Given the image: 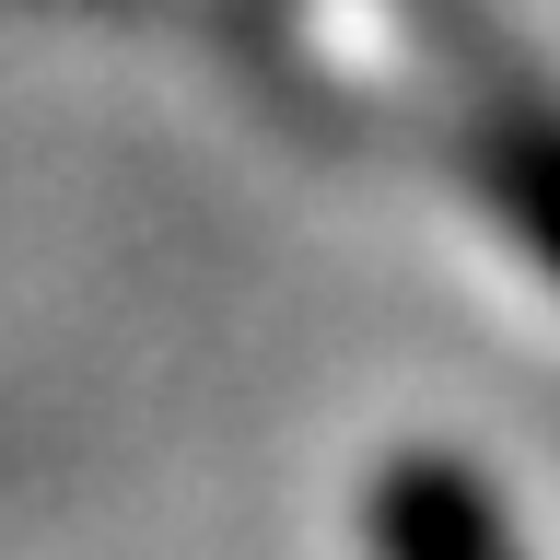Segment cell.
I'll return each mask as SVG.
<instances>
[{"instance_id": "6da1fadb", "label": "cell", "mask_w": 560, "mask_h": 560, "mask_svg": "<svg viewBox=\"0 0 560 560\" xmlns=\"http://www.w3.org/2000/svg\"><path fill=\"white\" fill-rule=\"evenodd\" d=\"M362 560H525V537L467 455L409 444L362 479Z\"/></svg>"}, {"instance_id": "7a4b0ae2", "label": "cell", "mask_w": 560, "mask_h": 560, "mask_svg": "<svg viewBox=\"0 0 560 560\" xmlns=\"http://www.w3.org/2000/svg\"><path fill=\"white\" fill-rule=\"evenodd\" d=\"M479 199L502 210V234L560 280V105H514L479 129Z\"/></svg>"}]
</instances>
